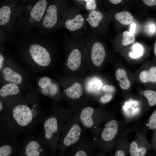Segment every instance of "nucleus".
Here are the masks:
<instances>
[{
	"label": "nucleus",
	"mask_w": 156,
	"mask_h": 156,
	"mask_svg": "<svg viewBox=\"0 0 156 156\" xmlns=\"http://www.w3.org/2000/svg\"><path fill=\"white\" fill-rule=\"evenodd\" d=\"M101 87V81L96 77L92 78L89 80L86 84L87 89L90 92L94 90H98Z\"/></svg>",
	"instance_id": "nucleus-28"
},
{
	"label": "nucleus",
	"mask_w": 156,
	"mask_h": 156,
	"mask_svg": "<svg viewBox=\"0 0 156 156\" xmlns=\"http://www.w3.org/2000/svg\"><path fill=\"white\" fill-rule=\"evenodd\" d=\"M62 111H46L41 121L42 132L40 136L47 144L51 154L56 148L59 133L62 128Z\"/></svg>",
	"instance_id": "nucleus-3"
},
{
	"label": "nucleus",
	"mask_w": 156,
	"mask_h": 156,
	"mask_svg": "<svg viewBox=\"0 0 156 156\" xmlns=\"http://www.w3.org/2000/svg\"><path fill=\"white\" fill-rule=\"evenodd\" d=\"M147 130L143 127L136 131L135 137L130 143L129 154L131 156H145L151 146L146 137Z\"/></svg>",
	"instance_id": "nucleus-8"
},
{
	"label": "nucleus",
	"mask_w": 156,
	"mask_h": 156,
	"mask_svg": "<svg viewBox=\"0 0 156 156\" xmlns=\"http://www.w3.org/2000/svg\"><path fill=\"white\" fill-rule=\"evenodd\" d=\"M154 53L156 56V42L155 43L154 48Z\"/></svg>",
	"instance_id": "nucleus-41"
},
{
	"label": "nucleus",
	"mask_w": 156,
	"mask_h": 156,
	"mask_svg": "<svg viewBox=\"0 0 156 156\" xmlns=\"http://www.w3.org/2000/svg\"><path fill=\"white\" fill-rule=\"evenodd\" d=\"M113 95L110 93H106L102 96L100 99L101 102L103 104L109 102L112 99Z\"/></svg>",
	"instance_id": "nucleus-31"
},
{
	"label": "nucleus",
	"mask_w": 156,
	"mask_h": 156,
	"mask_svg": "<svg viewBox=\"0 0 156 156\" xmlns=\"http://www.w3.org/2000/svg\"><path fill=\"white\" fill-rule=\"evenodd\" d=\"M94 112L93 108L89 107L84 108L81 112V121L82 124L86 128H91L93 125L94 122L92 116Z\"/></svg>",
	"instance_id": "nucleus-20"
},
{
	"label": "nucleus",
	"mask_w": 156,
	"mask_h": 156,
	"mask_svg": "<svg viewBox=\"0 0 156 156\" xmlns=\"http://www.w3.org/2000/svg\"><path fill=\"white\" fill-rule=\"evenodd\" d=\"M143 94L150 107H153L156 105V90L152 89H146L143 91Z\"/></svg>",
	"instance_id": "nucleus-23"
},
{
	"label": "nucleus",
	"mask_w": 156,
	"mask_h": 156,
	"mask_svg": "<svg viewBox=\"0 0 156 156\" xmlns=\"http://www.w3.org/2000/svg\"><path fill=\"white\" fill-rule=\"evenodd\" d=\"M18 0H2L0 7V25L7 27L17 17Z\"/></svg>",
	"instance_id": "nucleus-7"
},
{
	"label": "nucleus",
	"mask_w": 156,
	"mask_h": 156,
	"mask_svg": "<svg viewBox=\"0 0 156 156\" xmlns=\"http://www.w3.org/2000/svg\"><path fill=\"white\" fill-rule=\"evenodd\" d=\"M131 131V130L128 127L121 133L116 142L114 156L128 155L130 143L128 140V135Z\"/></svg>",
	"instance_id": "nucleus-12"
},
{
	"label": "nucleus",
	"mask_w": 156,
	"mask_h": 156,
	"mask_svg": "<svg viewBox=\"0 0 156 156\" xmlns=\"http://www.w3.org/2000/svg\"><path fill=\"white\" fill-rule=\"evenodd\" d=\"M144 3L149 6H155L156 5V0H142Z\"/></svg>",
	"instance_id": "nucleus-34"
},
{
	"label": "nucleus",
	"mask_w": 156,
	"mask_h": 156,
	"mask_svg": "<svg viewBox=\"0 0 156 156\" xmlns=\"http://www.w3.org/2000/svg\"><path fill=\"white\" fill-rule=\"evenodd\" d=\"M50 151L49 147L41 136L28 137L23 141L17 155L20 156H44Z\"/></svg>",
	"instance_id": "nucleus-5"
},
{
	"label": "nucleus",
	"mask_w": 156,
	"mask_h": 156,
	"mask_svg": "<svg viewBox=\"0 0 156 156\" xmlns=\"http://www.w3.org/2000/svg\"><path fill=\"white\" fill-rule=\"evenodd\" d=\"M18 0L19 1H20L21 2H25L29 1L32 0Z\"/></svg>",
	"instance_id": "nucleus-42"
},
{
	"label": "nucleus",
	"mask_w": 156,
	"mask_h": 156,
	"mask_svg": "<svg viewBox=\"0 0 156 156\" xmlns=\"http://www.w3.org/2000/svg\"><path fill=\"white\" fill-rule=\"evenodd\" d=\"M2 78L3 80L8 83L19 85L23 81L21 75L9 67H5L2 70Z\"/></svg>",
	"instance_id": "nucleus-18"
},
{
	"label": "nucleus",
	"mask_w": 156,
	"mask_h": 156,
	"mask_svg": "<svg viewBox=\"0 0 156 156\" xmlns=\"http://www.w3.org/2000/svg\"><path fill=\"white\" fill-rule=\"evenodd\" d=\"M40 91L41 94L45 96L52 97L57 94L58 89L56 85L51 82Z\"/></svg>",
	"instance_id": "nucleus-24"
},
{
	"label": "nucleus",
	"mask_w": 156,
	"mask_h": 156,
	"mask_svg": "<svg viewBox=\"0 0 156 156\" xmlns=\"http://www.w3.org/2000/svg\"><path fill=\"white\" fill-rule=\"evenodd\" d=\"M139 78L141 82L156 88V65L152 64L141 72Z\"/></svg>",
	"instance_id": "nucleus-15"
},
{
	"label": "nucleus",
	"mask_w": 156,
	"mask_h": 156,
	"mask_svg": "<svg viewBox=\"0 0 156 156\" xmlns=\"http://www.w3.org/2000/svg\"><path fill=\"white\" fill-rule=\"evenodd\" d=\"M148 31L151 34H154L156 31V27L155 25L153 23L149 24L148 26Z\"/></svg>",
	"instance_id": "nucleus-33"
},
{
	"label": "nucleus",
	"mask_w": 156,
	"mask_h": 156,
	"mask_svg": "<svg viewBox=\"0 0 156 156\" xmlns=\"http://www.w3.org/2000/svg\"><path fill=\"white\" fill-rule=\"evenodd\" d=\"M4 61V57L0 53V70L2 69Z\"/></svg>",
	"instance_id": "nucleus-37"
},
{
	"label": "nucleus",
	"mask_w": 156,
	"mask_h": 156,
	"mask_svg": "<svg viewBox=\"0 0 156 156\" xmlns=\"http://www.w3.org/2000/svg\"><path fill=\"white\" fill-rule=\"evenodd\" d=\"M116 79L119 81L121 89L126 90L129 89L131 85V82L127 76L126 70L123 68H118L115 73Z\"/></svg>",
	"instance_id": "nucleus-19"
},
{
	"label": "nucleus",
	"mask_w": 156,
	"mask_h": 156,
	"mask_svg": "<svg viewBox=\"0 0 156 156\" xmlns=\"http://www.w3.org/2000/svg\"><path fill=\"white\" fill-rule=\"evenodd\" d=\"M55 3L50 1L45 15L39 27L43 31H50L60 26L62 19L66 12L61 9Z\"/></svg>",
	"instance_id": "nucleus-6"
},
{
	"label": "nucleus",
	"mask_w": 156,
	"mask_h": 156,
	"mask_svg": "<svg viewBox=\"0 0 156 156\" xmlns=\"http://www.w3.org/2000/svg\"><path fill=\"white\" fill-rule=\"evenodd\" d=\"M61 25L70 31L77 32L86 25V17L80 12H66L62 19Z\"/></svg>",
	"instance_id": "nucleus-9"
},
{
	"label": "nucleus",
	"mask_w": 156,
	"mask_h": 156,
	"mask_svg": "<svg viewBox=\"0 0 156 156\" xmlns=\"http://www.w3.org/2000/svg\"><path fill=\"white\" fill-rule=\"evenodd\" d=\"M105 55V51L103 45L99 42L94 43L91 52V60L94 64L100 66L104 60Z\"/></svg>",
	"instance_id": "nucleus-14"
},
{
	"label": "nucleus",
	"mask_w": 156,
	"mask_h": 156,
	"mask_svg": "<svg viewBox=\"0 0 156 156\" xmlns=\"http://www.w3.org/2000/svg\"><path fill=\"white\" fill-rule=\"evenodd\" d=\"M132 52L130 53L131 57L137 58L142 55L144 53V49L142 45L139 43H136L133 45Z\"/></svg>",
	"instance_id": "nucleus-26"
},
{
	"label": "nucleus",
	"mask_w": 156,
	"mask_h": 156,
	"mask_svg": "<svg viewBox=\"0 0 156 156\" xmlns=\"http://www.w3.org/2000/svg\"><path fill=\"white\" fill-rule=\"evenodd\" d=\"M86 2L85 8L89 11L96 10L97 5L95 0H82Z\"/></svg>",
	"instance_id": "nucleus-30"
},
{
	"label": "nucleus",
	"mask_w": 156,
	"mask_h": 156,
	"mask_svg": "<svg viewBox=\"0 0 156 156\" xmlns=\"http://www.w3.org/2000/svg\"><path fill=\"white\" fill-rule=\"evenodd\" d=\"M86 25L93 33L103 18L102 13L96 10L89 11L85 16Z\"/></svg>",
	"instance_id": "nucleus-16"
},
{
	"label": "nucleus",
	"mask_w": 156,
	"mask_h": 156,
	"mask_svg": "<svg viewBox=\"0 0 156 156\" xmlns=\"http://www.w3.org/2000/svg\"><path fill=\"white\" fill-rule=\"evenodd\" d=\"M50 1L32 0L18 4V24L21 29L28 31L34 27H39Z\"/></svg>",
	"instance_id": "nucleus-2"
},
{
	"label": "nucleus",
	"mask_w": 156,
	"mask_h": 156,
	"mask_svg": "<svg viewBox=\"0 0 156 156\" xmlns=\"http://www.w3.org/2000/svg\"><path fill=\"white\" fill-rule=\"evenodd\" d=\"M51 82V80L48 77H44L40 78L38 81V85L40 90L44 88Z\"/></svg>",
	"instance_id": "nucleus-29"
},
{
	"label": "nucleus",
	"mask_w": 156,
	"mask_h": 156,
	"mask_svg": "<svg viewBox=\"0 0 156 156\" xmlns=\"http://www.w3.org/2000/svg\"><path fill=\"white\" fill-rule=\"evenodd\" d=\"M103 90L105 92L112 93L115 91V89L112 86L105 85L103 86Z\"/></svg>",
	"instance_id": "nucleus-32"
},
{
	"label": "nucleus",
	"mask_w": 156,
	"mask_h": 156,
	"mask_svg": "<svg viewBox=\"0 0 156 156\" xmlns=\"http://www.w3.org/2000/svg\"><path fill=\"white\" fill-rule=\"evenodd\" d=\"M18 135L0 136V156L17 155L23 141Z\"/></svg>",
	"instance_id": "nucleus-10"
},
{
	"label": "nucleus",
	"mask_w": 156,
	"mask_h": 156,
	"mask_svg": "<svg viewBox=\"0 0 156 156\" xmlns=\"http://www.w3.org/2000/svg\"><path fill=\"white\" fill-rule=\"evenodd\" d=\"M135 36L134 34L128 31H124L122 33V44L124 46L130 45L135 42Z\"/></svg>",
	"instance_id": "nucleus-25"
},
{
	"label": "nucleus",
	"mask_w": 156,
	"mask_h": 156,
	"mask_svg": "<svg viewBox=\"0 0 156 156\" xmlns=\"http://www.w3.org/2000/svg\"><path fill=\"white\" fill-rule=\"evenodd\" d=\"M129 127L124 120L113 118L105 124L101 134V140L105 149L108 151L116 146L120 136Z\"/></svg>",
	"instance_id": "nucleus-4"
},
{
	"label": "nucleus",
	"mask_w": 156,
	"mask_h": 156,
	"mask_svg": "<svg viewBox=\"0 0 156 156\" xmlns=\"http://www.w3.org/2000/svg\"><path fill=\"white\" fill-rule=\"evenodd\" d=\"M75 156H86L87 154L84 151L82 150L79 151L77 152L75 154Z\"/></svg>",
	"instance_id": "nucleus-35"
},
{
	"label": "nucleus",
	"mask_w": 156,
	"mask_h": 156,
	"mask_svg": "<svg viewBox=\"0 0 156 156\" xmlns=\"http://www.w3.org/2000/svg\"><path fill=\"white\" fill-rule=\"evenodd\" d=\"M29 52L32 60L39 66L47 67L50 64L51 59L49 53L42 46L37 43L32 44L29 47Z\"/></svg>",
	"instance_id": "nucleus-11"
},
{
	"label": "nucleus",
	"mask_w": 156,
	"mask_h": 156,
	"mask_svg": "<svg viewBox=\"0 0 156 156\" xmlns=\"http://www.w3.org/2000/svg\"><path fill=\"white\" fill-rule=\"evenodd\" d=\"M136 26V24L135 23H132L131 24L130 28L129 31L130 33L134 34L135 31Z\"/></svg>",
	"instance_id": "nucleus-36"
},
{
	"label": "nucleus",
	"mask_w": 156,
	"mask_h": 156,
	"mask_svg": "<svg viewBox=\"0 0 156 156\" xmlns=\"http://www.w3.org/2000/svg\"><path fill=\"white\" fill-rule=\"evenodd\" d=\"M83 91L81 85L79 83L76 82L67 88L65 92L68 97L75 99H79L81 96Z\"/></svg>",
	"instance_id": "nucleus-21"
},
{
	"label": "nucleus",
	"mask_w": 156,
	"mask_h": 156,
	"mask_svg": "<svg viewBox=\"0 0 156 156\" xmlns=\"http://www.w3.org/2000/svg\"><path fill=\"white\" fill-rule=\"evenodd\" d=\"M155 130V131L153 136V144L154 147L156 150V129Z\"/></svg>",
	"instance_id": "nucleus-39"
},
{
	"label": "nucleus",
	"mask_w": 156,
	"mask_h": 156,
	"mask_svg": "<svg viewBox=\"0 0 156 156\" xmlns=\"http://www.w3.org/2000/svg\"><path fill=\"white\" fill-rule=\"evenodd\" d=\"M81 59V54L80 51L77 49H74L69 54L66 65L70 70L73 71H75L80 66Z\"/></svg>",
	"instance_id": "nucleus-17"
},
{
	"label": "nucleus",
	"mask_w": 156,
	"mask_h": 156,
	"mask_svg": "<svg viewBox=\"0 0 156 156\" xmlns=\"http://www.w3.org/2000/svg\"><path fill=\"white\" fill-rule=\"evenodd\" d=\"M112 4H116L120 3L122 0H109Z\"/></svg>",
	"instance_id": "nucleus-40"
},
{
	"label": "nucleus",
	"mask_w": 156,
	"mask_h": 156,
	"mask_svg": "<svg viewBox=\"0 0 156 156\" xmlns=\"http://www.w3.org/2000/svg\"><path fill=\"white\" fill-rule=\"evenodd\" d=\"M142 127L147 131L156 129V109L152 113L147 122Z\"/></svg>",
	"instance_id": "nucleus-27"
},
{
	"label": "nucleus",
	"mask_w": 156,
	"mask_h": 156,
	"mask_svg": "<svg viewBox=\"0 0 156 156\" xmlns=\"http://www.w3.org/2000/svg\"><path fill=\"white\" fill-rule=\"evenodd\" d=\"M81 129L77 124L73 125L61 141V148L68 146L77 142L81 134Z\"/></svg>",
	"instance_id": "nucleus-13"
},
{
	"label": "nucleus",
	"mask_w": 156,
	"mask_h": 156,
	"mask_svg": "<svg viewBox=\"0 0 156 156\" xmlns=\"http://www.w3.org/2000/svg\"><path fill=\"white\" fill-rule=\"evenodd\" d=\"M5 110V107L2 101L0 100V113H2Z\"/></svg>",
	"instance_id": "nucleus-38"
},
{
	"label": "nucleus",
	"mask_w": 156,
	"mask_h": 156,
	"mask_svg": "<svg viewBox=\"0 0 156 156\" xmlns=\"http://www.w3.org/2000/svg\"><path fill=\"white\" fill-rule=\"evenodd\" d=\"M38 99L29 96L5 106L4 111L0 113V135H18L32 132L46 111Z\"/></svg>",
	"instance_id": "nucleus-1"
},
{
	"label": "nucleus",
	"mask_w": 156,
	"mask_h": 156,
	"mask_svg": "<svg viewBox=\"0 0 156 156\" xmlns=\"http://www.w3.org/2000/svg\"><path fill=\"white\" fill-rule=\"evenodd\" d=\"M115 18L120 23L124 25L131 24L134 20V17L131 13L127 11L116 13L115 15Z\"/></svg>",
	"instance_id": "nucleus-22"
}]
</instances>
